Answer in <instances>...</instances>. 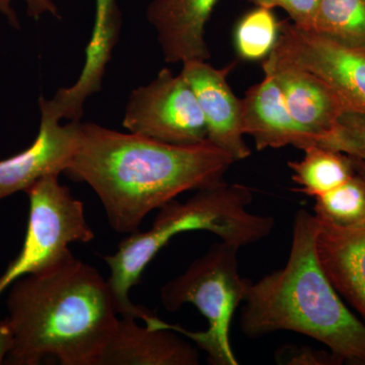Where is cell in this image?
Wrapping results in <instances>:
<instances>
[{
  "mask_svg": "<svg viewBox=\"0 0 365 365\" xmlns=\"http://www.w3.org/2000/svg\"><path fill=\"white\" fill-rule=\"evenodd\" d=\"M235 163L215 144L175 145L81 122L66 174L95 191L113 230H138L151 211L178 196L223 179Z\"/></svg>",
  "mask_w": 365,
  "mask_h": 365,
  "instance_id": "1",
  "label": "cell"
},
{
  "mask_svg": "<svg viewBox=\"0 0 365 365\" xmlns=\"http://www.w3.org/2000/svg\"><path fill=\"white\" fill-rule=\"evenodd\" d=\"M7 299L14 346L6 364L98 365L118 312L108 280L71 251L50 267L19 278Z\"/></svg>",
  "mask_w": 365,
  "mask_h": 365,
  "instance_id": "2",
  "label": "cell"
},
{
  "mask_svg": "<svg viewBox=\"0 0 365 365\" xmlns=\"http://www.w3.org/2000/svg\"><path fill=\"white\" fill-rule=\"evenodd\" d=\"M317 230L316 216L300 209L284 267L250 281L240 318L242 332L254 339L292 331L319 341L342 362L365 364V325L322 267Z\"/></svg>",
  "mask_w": 365,
  "mask_h": 365,
  "instance_id": "3",
  "label": "cell"
},
{
  "mask_svg": "<svg viewBox=\"0 0 365 365\" xmlns=\"http://www.w3.org/2000/svg\"><path fill=\"white\" fill-rule=\"evenodd\" d=\"M253 199L250 187L222 179L197 189L186 202L175 199L160 208L150 230L132 232L120 242L116 253L104 257L118 314L143 321L155 314L133 304L129 292L146 266L175 235L205 230L240 249L267 237L275 222L270 216L249 210Z\"/></svg>",
  "mask_w": 365,
  "mask_h": 365,
  "instance_id": "4",
  "label": "cell"
},
{
  "mask_svg": "<svg viewBox=\"0 0 365 365\" xmlns=\"http://www.w3.org/2000/svg\"><path fill=\"white\" fill-rule=\"evenodd\" d=\"M239 251L232 245L217 242L160 289V300L167 311L174 313L184 304H192L207 319L206 330L192 332L165 323L155 314L146 319L145 325L186 336L206 353L209 364H239L230 343V325L251 281L240 274Z\"/></svg>",
  "mask_w": 365,
  "mask_h": 365,
  "instance_id": "5",
  "label": "cell"
},
{
  "mask_svg": "<svg viewBox=\"0 0 365 365\" xmlns=\"http://www.w3.org/2000/svg\"><path fill=\"white\" fill-rule=\"evenodd\" d=\"M30 201L28 228L21 253L0 276V294L19 278L50 267L71 252L73 242L95 237L83 201L60 184L58 175L36 182L26 190Z\"/></svg>",
  "mask_w": 365,
  "mask_h": 365,
  "instance_id": "6",
  "label": "cell"
},
{
  "mask_svg": "<svg viewBox=\"0 0 365 365\" xmlns=\"http://www.w3.org/2000/svg\"><path fill=\"white\" fill-rule=\"evenodd\" d=\"M122 123L132 133L175 145L207 141V127L195 93L181 73L169 68L131 91Z\"/></svg>",
  "mask_w": 365,
  "mask_h": 365,
  "instance_id": "7",
  "label": "cell"
},
{
  "mask_svg": "<svg viewBox=\"0 0 365 365\" xmlns=\"http://www.w3.org/2000/svg\"><path fill=\"white\" fill-rule=\"evenodd\" d=\"M270 55L319 76L335 91L347 114L365 117V52L284 21Z\"/></svg>",
  "mask_w": 365,
  "mask_h": 365,
  "instance_id": "8",
  "label": "cell"
},
{
  "mask_svg": "<svg viewBox=\"0 0 365 365\" xmlns=\"http://www.w3.org/2000/svg\"><path fill=\"white\" fill-rule=\"evenodd\" d=\"M39 132L32 145L19 155L0 162V200L16 192L26 191L36 182L66 173L78 146L81 121H61L39 100Z\"/></svg>",
  "mask_w": 365,
  "mask_h": 365,
  "instance_id": "9",
  "label": "cell"
},
{
  "mask_svg": "<svg viewBox=\"0 0 365 365\" xmlns=\"http://www.w3.org/2000/svg\"><path fill=\"white\" fill-rule=\"evenodd\" d=\"M181 74L195 93L207 127V140L225 151L235 162L246 160L251 150L244 140L242 98L235 95L227 76L235 63L223 68L206 60L184 62Z\"/></svg>",
  "mask_w": 365,
  "mask_h": 365,
  "instance_id": "10",
  "label": "cell"
},
{
  "mask_svg": "<svg viewBox=\"0 0 365 365\" xmlns=\"http://www.w3.org/2000/svg\"><path fill=\"white\" fill-rule=\"evenodd\" d=\"M264 73L270 74L279 85L290 115L312 145L319 136L333 129L343 115L344 106L323 79L269 55L262 63Z\"/></svg>",
  "mask_w": 365,
  "mask_h": 365,
  "instance_id": "11",
  "label": "cell"
},
{
  "mask_svg": "<svg viewBox=\"0 0 365 365\" xmlns=\"http://www.w3.org/2000/svg\"><path fill=\"white\" fill-rule=\"evenodd\" d=\"M220 0H153L146 19L168 63L210 58L205 29Z\"/></svg>",
  "mask_w": 365,
  "mask_h": 365,
  "instance_id": "12",
  "label": "cell"
},
{
  "mask_svg": "<svg viewBox=\"0 0 365 365\" xmlns=\"http://www.w3.org/2000/svg\"><path fill=\"white\" fill-rule=\"evenodd\" d=\"M181 334L160 327L140 326L136 319L118 321L98 365H197L198 350Z\"/></svg>",
  "mask_w": 365,
  "mask_h": 365,
  "instance_id": "13",
  "label": "cell"
},
{
  "mask_svg": "<svg viewBox=\"0 0 365 365\" xmlns=\"http://www.w3.org/2000/svg\"><path fill=\"white\" fill-rule=\"evenodd\" d=\"M317 222L319 263L338 294L365 325V222L353 227H337L318 218Z\"/></svg>",
  "mask_w": 365,
  "mask_h": 365,
  "instance_id": "14",
  "label": "cell"
},
{
  "mask_svg": "<svg viewBox=\"0 0 365 365\" xmlns=\"http://www.w3.org/2000/svg\"><path fill=\"white\" fill-rule=\"evenodd\" d=\"M250 88L242 98V130L258 150L294 145L304 150L311 138L295 123L277 81L270 74Z\"/></svg>",
  "mask_w": 365,
  "mask_h": 365,
  "instance_id": "15",
  "label": "cell"
},
{
  "mask_svg": "<svg viewBox=\"0 0 365 365\" xmlns=\"http://www.w3.org/2000/svg\"><path fill=\"white\" fill-rule=\"evenodd\" d=\"M304 151L302 160L288 163L292 181L300 193L317 198L355 175L349 155L319 145L307 146Z\"/></svg>",
  "mask_w": 365,
  "mask_h": 365,
  "instance_id": "16",
  "label": "cell"
},
{
  "mask_svg": "<svg viewBox=\"0 0 365 365\" xmlns=\"http://www.w3.org/2000/svg\"><path fill=\"white\" fill-rule=\"evenodd\" d=\"M121 26V11L116 0H96L95 24L86 46L85 64L78 76L79 83L88 90L102 88Z\"/></svg>",
  "mask_w": 365,
  "mask_h": 365,
  "instance_id": "17",
  "label": "cell"
},
{
  "mask_svg": "<svg viewBox=\"0 0 365 365\" xmlns=\"http://www.w3.org/2000/svg\"><path fill=\"white\" fill-rule=\"evenodd\" d=\"M313 32L365 52V0H319Z\"/></svg>",
  "mask_w": 365,
  "mask_h": 365,
  "instance_id": "18",
  "label": "cell"
},
{
  "mask_svg": "<svg viewBox=\"0 0 365 365\" xmlns=\"http://www.w3.org/2000/svg\"><path fill=\"white\" fill-rule=\"evenodd\" d=\"M314 199V215L321 222L337 227L365 222V181L356 172L337 188Z\"/></svg>",
  "mask_w": 365,
  "mask_h": 365,
  "instance_id": "19",
  "label": "cell"
},
{
  "mask_svg": "<svg viewBox=\"0 0 365 365\" xmlns=\"http://www.w3.org/2000/svg\"><path fill=\"white\" fill-rule=\"evenodd\" d=\"M280 33V21L272 9L258 7L245 14L235 31V44L242 59L258 61L273 51Z\"/></svg>",
  "mask_w": 365,
  "mask_h": 365,
  "instance_id": "20",
  "label": "cell"
},
{
  "mask_svg": "<svg viewBox=\"0 0 365 365\" xmlns=\"http://www.w3.org/2000/svg\"><path fill=\"white\" fill-rule=\"evenodd\" d=\"M314 145L339 151L365 162V117L343 115L333 129L314 140Z\"/></svg>",
  "mask_w": 365,
  "mask_h": 365,
  "instance_id": "21",
  "label": "cell"
},
{
  "mask_svg": "<svg viewBox=\"0 0 365 365\" xmlns=\"http://www.w3.org/2000/svg\"><path fill=\"white\" fill-rule=\"evenodd\" d=\"M255 6L273 9L275 7L287 11L295 26L304 30L313 31L314 18L319 0H247Z\"/></svg>",
  "mask_w": 365,
  "mask_h": 365,
  "instance_id": "22",
  "label": "cell"
},
{
  "mask_svg": "<svg viewBox=\"0 0 365 365\" xmlns=\"http://www.w3.org/2000/svg\"><path fill=\"white\" fill-rule=\"evenodd\" d=\"M26 2V13L34 20H40L42 16H51L55 19L61 18L59 7L54 0H24ZM14 0H0V14L6 16L14 28H20V21L14 11Z\"/></svg>",
  "mask_w": 365,
  "mask_h": 365,
  "instance_id": "23",
  "label": "cell"
},
{
  "mask_svg": "<svg viewBox=\"0 0 365 365\" xmlns=\"http://www.w3.org/2000/svg\"><path fill=\"white\" fill-rule=\"evenodd\" d=\"M278 360L285 364L300 365H327L342 362L333 353L325 354L304 347H289L288 349L283 348L282 352L278 353Z\"/></svg>",
  "mask_w": 365,
  "mask_h": 365,
  "instance_id": "24",
  "label": "cell"
},
{
  "mask_svg": "<svg viewBox=\"0 0 365 365\" xmlns=\"http://www.w3.org/2000/svg\"><path fill=\"white\" fill-rule=\"evenodd\" d=\"M14 331L9 318L0 321V364H4L14 346Z\"/></svg>",
  "mask_w": 365,
  "mask_h": 365,
  "instance_id": "25",
  "label": "cell"
},
{
  "mask_svg": "<svg viewBox=\"0 0 365 365\" xmlns=\"http://www.w3.org/2000/svg\"><path fill=\"white\" fill-rule=\"evenodd\" d=\"M351 158V157H350ZM352 158L353 165H354L355 172L365 181V162L360 160L359 158Z\"/></svg>",
  "mask_w": 365,
  "mask_h": 365,
  "instance_id": "26",
  "label": "cell"
}]
</instances>
